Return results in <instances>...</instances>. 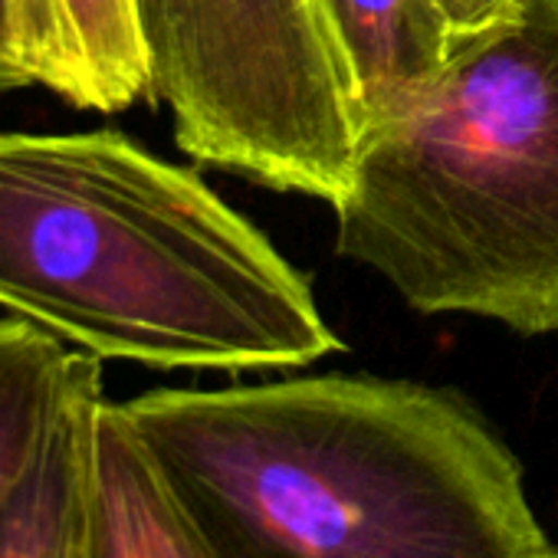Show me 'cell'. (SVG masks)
I'll use <instances>...</instances> for the list:
<instances>
[{
    "label": "cell",
    "instance_id": "cell-7",
    "mask_svg": "<svg viewBox=\"0 0 558 558\" xmlns=\"http://www.w3.org/2000/svg\"><path fill=\"white\" fill-rule=\"evenodd\" d=\"M99 362L27 319H0V512Z\"/></svg>",
    "mask_w": 558,
    "mask_h": 558
},
{
    "label": "cell",
    "instance_id": "cell-2",
    "mask_svg": "<svg viewBox=\"0 0 558 558\" xmlns=\"http://www.w3.org/2000/svg\"><path fill=\"white\" fill-rule=\"evenodd\" d=\"M0 306L161 372H283L342 352L310 279L256 223L112 129L0 132Z\"/></svg>",
    "mask_w": 558,
    "mask_h": 558
},
{
    "label": "cell",
    "instance_id": "cell-12",
    "mask_svg": "<svg viewBox=\"0 0 558 558\" xmlns=\"http://www.w3.org/2000/svg\"><path fill=\"white\" fill-rule=\"evenodd\" d=\"M555 558H558V555H555Z\"/></svg>",
    "mask_w": 558,
    "mask_h": 558
},
{
    "label": "cell",
    "instance_id": "cell-4",
    "mask_svg": "<svg viewBox=\"0 0 558 558\" xmlns=\"http://www.w3.org/2000/svg\"><path fill=\"white\" fill-rule=\"evenodd\" d=\"M151 102L184 155L279 194L342 197L359 145L316 0H135Z\"/></svg>",
    "mask_w": 558,
    "mask_h": 558
},
{
    "label": "cell",
    "instance_id": "cell-8",
    "mask_svg": "<svg viewBox=\"0 0 558 558\" xmlns=\"http://www.w3.org/2000/svg\"><path fill=\"white\" fill-rule=\"evenodd\" d=\"M106 401L93 372L53 427L37 463L0 512V558H76L96 417Z\"/></svg>",
    "mask_w": 558,
    "mask_h": 558
},
{
    "label": "cell",
    "instance_id": "cell-1",
    "mask_svg": "<svg viewBox=\"0 0 558 558\" xmlns=\"http://www.w3.org/2000/svg\"><path fill=\"white\" fill-rule=\"evenodd\" d=\"M227 558H555L525 473L453 388L296 375L119 401Z\"/></svg>",
    "mask_w": 558,
    "mask_h": 558
},
{
    "label": "cell",
    "instance_id": "cell-5",
    "mask_svg": "<svg viewBox=\"0 0 558 558\" xmlns=\"http://www.w3.org/2000/svg\"><path fill=\"white\" fill-rule=\"evenodd\" d=\"M76 558H227L109 398L96 417Z\"/></svg>",
    "mask_w": 558,
    "mask_h": 558
},
{
    "label": "cell",
    "instance_id": "cell-6",
    "mask_svg": "<svg viewBox=\"0 0 558 558\" xmlns=\"http://www.w3.org/2000/svg\"><path fill=\"white\" fill-rule=\"evenodd\" d=\"M316 8L345 60L359 132L424 89L457 37L437 0H316Z\"/></svg>",
    "mask_w": 558,
    "mask_h": 558
},
{
    "label": "cell",
    "instance_id": "cell-3",
    "mask_svg": "<svg viewBox=\"0 0 558 558\" xmlns=\"http://www.w3.org/2000/svg\"><path fill=\"white\" fill-rule=\"evenodd\" d=\"M336 256L421 316L558 336V0L453 37L440 73L362 125Z\"/></svg>",
    "mask_w": 558,
    "mask_h": 558
},
{
    "label": "cell",
    "instance_id": "cell-10",
    "mask_svg": "<svg viewBox=\"0 0 558 558\" xmlns=\"http://www.w3.org/2000/svg\"><path fill=\"white\" fill-rule=\"evenodd\" d=\"M27 86L63 96L66 47L57 0H0V93Z\"/></svg>",
    "mask_w": 558,
    "mask_h": 558
},
{
    "label": "cell",
    "instance_id": "cell-11",
    "mask_svg": "<svg viewBox=\"0 0 558 558\" xmlns=\"http://www.w3.org/2000/svg\"><path fill=\"white\" fill-rule=\"evenodd\" d=\"M437 8L444 11L453 34L460 37V34H476L512 14L515 0H437Z\"/></svg>",
    "mask_w": 558,
    "mask_h": 558
},
{
    "label": "cell",
    "instance_id": "cell-9",
    "mask_svg": "<svg viewBox=\"0 0 558 558\" xmlns=\"http://www.w3.org/2000/svg\"><path fill=\"white\" fill-rule=\"evenodd\" d=\"M66 86L76 109L122 112L138 99L151 102V70L135 14V0H57Z\"/></svg>",
    "mask_w": 558,
    "mask_h": 558
}]
</instances>
